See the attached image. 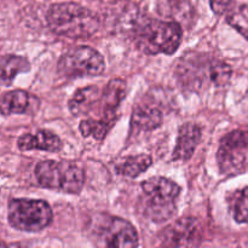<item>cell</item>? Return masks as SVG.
Returning a JSON list of instances; mask_svg holds the SVG:
<instances>
[{"mask_svg": "<svg viewBox=\"0 0 248 248\" xmlns=\"http://www.w3.org/2000/svg\"><path fill=\"white\" fill-rule=\"evenodd\" d=\"M227 22L248 40V5H237L228 12Z\"/></svg>", "mask_w": 248, "mask_h": 248, "instance_id": "7402d4cb", "label": "cell"}, {"mask_svg": "<svg viewBox=\"0 0 248 248\" xmlns=\"http://www.w3.org/2000/svg\"><path fill=\"white\" fill-rule=\"evenodd\" d=\"M31 69L27 58L16 55H6L1 58V82L4 86L11 84L19 73H27Z\"/></svg>", "mask_w": 248, "mask_h": 248, "instance_id": "d6986e66", "label": "cell"}, {"mask_svg": "<svg viewBox=\"0 0 248 248\" xmlns=\"http://www.w3.org/2000/svg\"><path fill=\"white\" fill-rule=\"evenodd\" d=\"M52 210L46 201L14 199L9 202L10 225L21 232H41L52 222Z\"/></svg>", "mask_w": 248, "mask_h": 248, "instance_id": "5b68a950", "label": "cell"}, {"mask_svg": "<svg viewBox=\"0 0 248 248\" xmlns=\"http://www.w3.org/2000/svg\"><path fill=\"white\" fill-rule=\"evenodd\" d=\"M220 144L237 148V149H244L248 147V131H232L229 135L222 138Z\"/></svg>", "mask_w": 248, "mask_h": 248, "instance_id": "cb8c5ba5", "label": "cell"}, {"mask_svg": "<svg viewBox=\"0 0 248 248\" xmlns=\"http://www.w3.org/2000/svg\"><path fill=\"white\" fill-rule=\"evenodd\" d=\"M232 2L234 0H210L211 9L216 15H224L229 11Z\"/></svg>", "mask_w": 248, "mask_h": 248, "instance_id": "d4e9b609", "label": "cell"}, {"mask_svg": "<svg viewBox=\"0 0 248 248\" xmlns=\"http://www.w3.org/2000/svg\"><path fill=\"white\" fill-rule=\"evenodd\" d=\"M106 24L116 33L133 34L142 19L140 9L131 0H116L108 5L104 12Z\"/></svg>", "mask_w": 248, "mask_h": 248, "instance_id": "ba28073f", "label": "cell"}, {"mask_svg": "<svg viewBox=\"0 0 248 248\" xmlns=\"http://www.w3.org/2000/svg\"><path fill=\"white\" fill-rule=\"evenodd\" d=\"M46 19L53 33L69 39L90 38L101 28L96 12L77 2H58L48 9Z\"/></svg>", "mask_w": 248, "mask_h": 248, "instance_id": "6da1fadb", "label": "cell"}, {"mask_svg": "<svg viewBox=\"0 0 248 248\" xmlns=\"http://www.w3.org/2000/svg\"><path fill=\"white\" fill-rule=\"evenodd\" d=\"M232 70L228 63L215 60L212 67V80L215 86H224L229 82Z\"/></svg>", "mask_w": 248, "mask_h": 248, "instance_id": "603a6c76", "label": "cell"}, {"mask_svg": "<svg viewBox=\"0 0 248 248\" xmlns=\"http://www.w3.org/2000/svg\"><path fill=\"white\" fill-rule=\"evenodd\" d=\"M202 133L201 128L193 123L184 124L181 126L177 137V144L172 154L174 161H188L195 153L200 143Z\"/></svg>", "mask_w": 248, "mask_h": 248, "instance_id": "8fae6325", "label": "cell"}, {"mask_svg": "<svg viewBox=\"0 0 248 248\" xmlns=\"http://www.w3.org/2000/svg\"><path fill=\"white\" fill-rule=\"evenodd\" d=\"M104 244L108 247H136L138 246V235L135 227L128 220L120 217H110L104 225Z\"/></svg>", "mask_w": 248, "mask_h": 248, "instance_id": "30bf717a", "label": "cell"}, {"mask_svg": "<svg viewBox=\"0 0 248 248\" xmlns=\"http://www.w3.org/2000/svg\"><path fill=\"white\" fill-rule=\"evenodd\" d=\"M153 165V159L148 154L133 155V156H127L121 160L115 166L116 172L124 177L128 178H136L143 172L147 171Z\"/></svg>", "mask_w": 248, "mask_h": 248, "instance_id": "ac0fdd59", "label": "cell"}, {"mask_svg": "<svg viewBox=\"0 0 248 248\" xmlns=\"http://www.w3.org/2000/svg\"><path fill=\"white\" fill-rule=\"evenodd\" d=\"M200 225L194 218H181L164 232L162 246H196L200 244Z\"/></svg>", "mask_w": 248, "mask_h": 248, "instance_id": "9c48e42d", "label": "cell"}, {"mask_svg": "<svg viewBox=\"0 0 248 248\" xmlns=\"http://www.w3.org/2000/svg\"><path fill=\"white\" fill-rule=\"evenodd\" d=\"M35 177L44 188L68 194H79L84 188L85 173L70 161L45 160L35 166Z\"/></svg>", "mask_w": 248, "mask_h": 248, "instance_id": "277c9868", "label": "cell"}, {"mask_svg": "<svg viewBox=\"0 0 248 248\" xmlns=\"http://www.w3.org/2000/svg\"><path fill=\"white\" fill-rule=\"evenodd\" d=\"M17 147L22 152L28 150H44V152L57 153L62 149L63 144L61 138L51 131L40 130L36 133H26L18 138Z\"/></svg>", "mask_w": 248, "mask_h": 248, "instance_id": "4fadbf2b", "label": "cell"}, {"mask_svg": "<svg viewBox=\"0 0 248 248\" xmlns=\"http://www.w3.org/2000/svg\"><path fill=\"white\" fill-rule=\"evenodd\" d=\"M106 69L104 58L90 46H79L65 52L58 62V73L68 78L94 77Z\"/></svg>", "mask_w": 248, "mask_h": 248, "instance_id": "8992f818", "label": "cell"}, {"mask_svg": "<svg viewBox=\"0 0 248 248\" xmlns=\"http://www.w3.org/2000/svg\"><path fill=\"white\" fill-rule=\"evenodd\" d=\"M215 60L201 55H188L181 58L177 65V77L186 89L201 91L210 84L213 85L212 67Z\"/></svg>", "mask_w": 248, "mask_h": 248, "instance_id": "52a82bcc", "label": "cell"}, {"mask_svg": "<svg viewBox=\"0 0 248 248\" xmlns=\"http://www.w3.org/2000/svg\"><path fill=\"white\" fill-rule=\"evenodd\" d=\"M217 161L220 172L228 176H235L244 172L246 167V156L241 149L220 144L217 153Z\"/></svg>", "mask_w": 248, "mask_h": 248, "instance_id": "2e32d148", "label": "cell"}, {"mask_svg": "<svg viewBox=\"0 0 248 248\" xmlns=\"http://www.w3.org/2000/svg\"><path fill=\"white\" fill-rule=\"evenodd\" d=\"M132 35L142 52L170 56L173 55L181 45L183 28L178 22L160 21L143 16Z\"/></svg>", "mask_w": 248, "mask_h": 248, "instance_id": "7a4b0ae2", "label": "cell"}, {"mask_svg": "<svg viewBox=\"0 0 248 248\" xmlns=\"http://www.w3.org/2000/svg\"><path fill=\"white\" fill-rule=\"evenodd\" d=\"M31 106V96L23 90H14L5 92L1 96L0 110L2 115L9 114H23L29 110Z\"/></svg>", "mask_w": 248, "mask_h": 248, "instance_id": "e0dca14e", "label": "cell"}, {"mask_svg": "<svg viewBox=\"0 0 248 248\" xmlns=\"http://www.w3.org/2000/svg\"><path fill=\"white\" fill-rule=\"evenodd\" d=\"M102 93H103V90L97 86H87L78 90L69 101V109L73 115H86L91 113L96 106L97 108H99Z\"/></svg>", "mask_w": 248, "mask_h": 248, "instance_id": "9a60e30c", "label": "cell"}, {"mask_svg": "<svg viewBox=\"0 0 248 248\" xmlns=\"http://www.w3.org/2000/svg\"><path fill=\"white\" fill-rule=\"evenodd\" d=\"M156 10L160 16L178 22L182 27H190L194 21L191 0H156Z\"/></svg>", "mask_w": 248, "mask_h": 248, "instance_id": "7c38bea8", "label": "cell"}, {"mask_svg": "<svg viewBox=\"0 0 248 248\" xmlns=\"http://www.w3.org/2000/svg\"><path fill=\"white\" fill-rule=\"evenodd\" d=\"M115 120V118L85 119L80 124V132L84 137H93L94 140H102L113 127Z\"/></svg>", "mask_w": 248, "mask_h": 248, "instance_id": "ffe728a7", "label": "cell"}, {"mask_svg": "<svg viewBox=\"0 0 248 248\" xmlns=\"http://www.w3.org/2000/svg\"><path fill=\"white\" fill-rule=\"evenodd\" d=\"M143 212L155 223H162L176 213V199L181 194V186L165 177H152L142 183Z\"/></svg>", "mask_w": 248, "mask_h": 248, "instance_id": "3957f363", "label": "cell"}, {"mask_svg": "<svg viewBox=\"0 0 248 248\" xmlns=\"http://www.w3.org/2000/svg\"><path fill=\"white\" fill-rule=\"evenodd\" d=\"M229 205L234 219L237 223L248 224V186L232 194Z\"/></svg>", "mask_w": 248, "mask_h": 248, "instance_id": "44dd1931", "label": "cell"}, {"mask_svg": "<svg viewBox=\"0 0 248 248\" xmlns=\"http://www.w3.org/2000/svg\"><path fill=\"white\" fill-rule=\"evenodd\" d=\"M164 120V114L159 107L153 103H143L133 109L131 125L137 131H153L160 127Z\"/></svg>", "mask_w": 248, "mask_h": 248, "instance_id": "5bb4252c", "label": "cell"}]
</instances>
